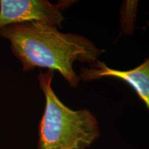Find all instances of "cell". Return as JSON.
Masks as SVG:
<instances>
[{
  "mask_svg": "<svg viewBox=\"0 0 149 149\" xmlns=\"http://www.w3.org/2000/svg\"><path fill=\"white\" fill-rule=\"evenodd\" d=\"M112 77L125 81L133 88L149 111V57L141 65L130 70H117L109 68L104 62L97 61L92 68H81L84 81Z\"/></svg>",
  "mask_w": 149,
  "mask_h": 149,
  "instance_id": "277c9868",
  "label": "cell"
},
{
  "mask_svg": "<svg viewBox=\"0 0 149 149\" xmlns=\"http://www.w3.org/2000/svg\"><path fill=\"white\" fill-rule=\"evenodd\" d=\"M0 37L10 43L24 72L36 68L57 70L72 88L79 82L72 66L74 61L92 64L104 52L82 35L61 33L57 28L37 22L8 25L0 30Z\"/></svg>",
  "mask_w": 149,
  "mask_h": 149,
  "instance_id": "6da1fadb",
  "label": "cell"
},
{
  "mask_svg": "<svg viewBox=\"0 0 149 149\" xmlns=\"http://www.w3.org/2000/svg\"><path fill=\"white\" fill-rule=\"evenodd\" d=\"M74 1L48 0H0V30L15 24L37 22L61 29L63 11Z\"/></svg>",
  "mask_w": 149,
  "mask_h": 149,
  "instance_id": "3957f363",
  "label": "cell"
},
{
  "mask_svg": "<svg viewBox=\"0 0 149 149\" xmlns=\"http://www.w3.org/2000/svg\"><path fill=\"white\" fill-rule=\"evenodd\" d=\"M53 76L49 70L37 76L46 100L37 149L87 148L100 135L97 120L88 110L73 111L64 105L52 88Z\"/></svg>",
  "mask_w": 149,
  "mask_h": 149,
  "instance_id": "7a4b0ae2",
  "label": "cell"
}]
</instances>
